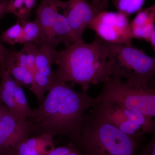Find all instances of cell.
I'll return each instance as SVG.
<instances>
[{
	"label": "cell",
	"mask_w": 155,
	"mask_h": 155,
	"mask_svg": "<svg viewBox=\"0 0 155 155\" xmlns=\"http://www.w3.org/2000/svg\"><path fill=\"white\" fill-rule=\"evenodd\" d=\"M47 96L29 118L30 134L64 136L75 143L80 137L87 111L94 98L78 92L56 77Z\"/></svg>",
	"instance_id": "cell-1"
},
{
	"label": "cell",
	"mask_w": 155,
	"mask_h": 155,
	"mask_svg": "<svg viewBox=\"0 0 155 155\" xmlns=\"http://www.w3.org/2000/svg\"><path fill=\"white\" fill-rule=\"evenodd\" d=\"M54 64L56 77L64 82L80 85L87 92L90 85L111 79L107 43L96 36L92 42L77 41L56 52Z\"/></svg>",
	"instance_id": "cell-2"
},
{
	"label": "cell",
	"mask_w": 155,
	"mask_h": 155,
	"mask_svg": "<svg viewBox=\"0 0 155 155\" xmlns=\"http://www.w3.org/2000/svg\"><path fill=\"white\" fill-rule=\"evenodd\" d=\"M75 143L81 155H136L140 140L123 133L91 110Z\"/></svg>",
	"instance_id": "cell-3"
},
{
	"label": "cell",
	"mask_w": 155,
	"mask_h": 155,
	"mask_svg": "<svg viewBox=\"0 0 155 155\" xmlns=\"http://www.w3.org/2000/svg\"><path fill=\"white\" fill-rule=\"evenodd\" d=\"M104 84L101 93L94 98V104L112 102L155 118V81L137 82L111 78Z\"/></svg>",
	"instance_id": "cell-4"
},
{
	"label": "cell",
	"mask_w": 155,
	"mask_h": 155,
	"mask_svg": "<svg viewBox=\"0 0 155 155\" xmlns=\"http://www.w3.org/2000/svg\"><path fill=\"white\" fill-rule=\"evenodd\" d=\"M107 43L111 78L155 81V59L131 45Z\"/></svg>",
	"instance_id": "cell-5"
},
{
	"label": "cell",
	"mask_w": 155,
	"mask_h": 155,
	"mask_svg": "<svg viewBox=\"0 0 155 155\" xmlns=\"http://www.w3.org/2000/svg\"><path fill=\"white\" fill-rule=\"evenodd\" d=\"M90 109L100 118L133 138L140 140L145 134H155L154 118L151 116L112 102L96 103Z\"/></svg>",
	"instance_id": "cell-6"
},
{
	"label": "cell",
	"mask_w": 155,
	"mask_h": 155,
	"mask_svg": "<svg viewBox=\"0 0 155 155\" xmlns=\"http://www.w3.org/2000/svg\"><path fill=\"white\" fill-rule=\"evenodd\" d=\"M61 1L41 0L37 9L35 19L43 33L41 46L47 45L56 49L60 44L67 47L77 41L68 19L61 11Z\"/></svg>",
	"instance_id": "cell-7"
},
{
	"label": "cell",
	"mask_w": 155,
	"mask_h": 155,
	"mask_svg": "<svg viewBox=\"0 0 155 155\" xmlns=\"http://www.w3.org/2000/svg\"><path fill=\"white\" fill-rule=\"evenodd\" d=\"M109 6L108 0H68L61 1L62 13L68 19L77 41H82L84 31L92 21Z\"/></svg>",
	"instance_id": "cell-8"
},
{
	"label": "cell",
	"mask_w": 155,
	"mask_h": 155,
	"mask_svg": "<svg viewBox=\"0 0 155 155\" xmlns=\"http://www.w3.org/2000/svg\"><path fill=\"white\" fill-rule=\"evenodd\" d=\"M128 16L117 12L103 11L93 20L89 28L104 41L117 44L131 45Z\"/></svg>",
	"instance_id": "cell-9"
},
{
	"label": "cell",
	"mask_w": 155,
	"mask_h": 155,
	"mask_svg": "<svg viewBox=\"0 0 155 155\" xmlns=\"http://www.w3.org/2000/svg\"><path fill=\"white\" fill-rule=\"evenodd\" d=\"M29 122L18 120L9 112L0 121V155H12L16 148L30 135Z\"/></svg>",
	"instance_id": "cell-10"
},
{
	"label": "cell",
	"mask_w": 155,
	"mask_h": 155,
	"mask_svg": "<svg viewBox=\"0 0 155 155\" xmlns=\"http://www.w3.org/2000/svg\"><path fill=\"white\" fill-rule=\"evenodd\" d=\"M155 5L138 11L135 18L130 22L129 32L131 39H144L150 42L155 34Z\"/></svg>",
	"instance_id": "cell-11"
},
{
	"label": "cell",
	"mask_w": 155,
	"mask_h": 155,
	"mask_svg": "<svg viewBox=\"0 0 155 155\" xmlns=\"http://www.w3.org/2000/svg\"><path fill=\"white\" fill-rule=\"evenodd\" d=\"M53 138L49 134L28 137L17 146L12 155H48L55 148Z\"/></svg>",
	"instance_id": "cell-12"
},
{
	"label": "cell",
	"mask_w": 155,
	"mask_h": 155,
	"mask_svg": "<svg viewBox=\"0 0 155 155\" xmlns=\"http://www.w3.org/2000/svg\"><path fill=\"white\" fill-rule=\"evenodd\" d=\"M55 78H50L37 70L34 72L33 83L29 89L36 97L39 104L44 99L45 93L49 90Z\"/></svg>",
	"instance_id": "cell-13"
},
{
	"label": "cell",
	"mask_w": 155,
	"mask_h": 155,
	"mask_svg": "<svg viewBox=\"0 0 155 155\" xmlns=\"http://www.w3.org/2000/svg\"><path fill=\"white\" fill-rule=\"evenodd\" d=\"M0 40L11 45L26 43L22 24L19 19L14 25L3 31Z\"/></svg>",
	"instance_id": "cell-14"
},
{
	"label": "cell",
	"mask_w": 155,
	"mask_h": 155,
	"mask_svg": "<svg viewBox=\"0 0 155 155\" xmlns=\"http://www.w3.org/2000/svg\"><path fill=\"white\" fill-rule=\"evenodd\" d=\"M26 42H32L40 46L42 43L43 33L41 27L36 19L32 22H21Z\"/></svg>",
	"instance_id": "cell-15"
},
{
	"label": "cell",
	"mask_w": 155,
	"mask_h": 155,
	"mask_svg": "<svg viewBox=\"0 0 155 155\" xmlns=\"http://www.w3.org/2000/svg\"><path fill=\"white\" fill-rule=\"evenodd\" d=\"M56 52L55 48L47 45H42L39 47L35 58L36 70L45 67H52Z\"/></svg>",
	"instance_id": "cell-16"
},
{
	"label": "cell",
	"mask_w": 155,
	"mask_h": 155,
	"mask_svg": "<svg viewBox=\"0 0 155 155\" xmlns=\"http://www.w3.org/2000/svg\"><path fill=\"white\" fill-rule=\"evenodd\" d=\"M118 12L127 16L141 10L146 0H112Z\"/></svg>",
	"instance_id": "cell-17"
},
{
	"label": "cell",
	"mask_w": 155,
	"mask_h": 155,
	"mask_svg": "<svg viewBox=\"0 0 155 155\" xmlns=\"http://www.w3.org/2000/svg\"><path fill=\"white\" fill-rule=\"evenodd\" d=\"M14 97L19 111L25 119L30 118L33 114V110L31 109L27 101L22 86L18 84L14 91Z\"/></svg>",
	"instance_id": "cell-18"
},
{
	"label": "cell",
	"mask_w": 155,
	"mask_h": 155,
	"mask_svg": "<svg viewBox=\"0 0 155 155\" xmlns=\"http://www.w3.org/2000/svg\"><path fill=\"white\" fill-rule=\"evenodd\" d=\"M13 14L21 22L28 21L30 13H28L24 5V0H10L5 14Z\"/></svg>",
	"instance_id": "cell-19"
},
{
	"label": "cell",
	"mask_w": 155,
	"mask_h": 155,
	"mask_svg": "<svg viewBox=\"0 0 155 155\" xmlns=\"http://www.w3.org/2000/svg\"><path fill=\"white\" fill-rule=\"evenodd\" d=\"M0 101L5 104L9 113L18 120H27L22 116L14 100V97L0 87Z\"/></svg>",
	"instance_id": "cell-20"
},
{
	"label": "cell",
	"mask_w": 155,
	"mask_h": 155,
	"mask_svg": "<svg viewBox=\"0 0 155 155\" xmlns=\"http://www.w3.org/2000/svg\"><path fill=\"white\" fill-rule=\"evenodd\" d=\"M19 84L11 75L8 69H3L0 87L14 96V91Z\"/></svg>",
	"instance_id": "cell-21"
},
{
	"label": "cell",
	"mask_w": 155,
	"mask_h": 155,
	"mask_svg": "<svg viewBox=\"0 0 155 155\" xmlns=\"http://www.w3.org/2000/svg\"><path fill=\"white\" fill-rule=\"evenodd\" d=\"M22 48L26 52L28 57V69L34 73L36 71L35 67V58L38 47L32 42H28L24 44Z\"/></svg>",
	"instance_id": "cell-22"
},
{
	"label": "cell",
	"mask_w": 155,
	"mask_h": 155,
	"mask_svg": "<svg viewBox=\"0 0 155 155\" xmlns=\"http://www.w3.org/2000/svg\"><path fill=\"white\" fill-rule=\"evenodd\" d=\"M48 155H81L77 147L69 144L54 149Z\"/></svg>",
	"instance_id": "cell-23"
},
{
	"label": "cell",
	"mask_w": 155,
	"mask_h": 155,
	"mask_svg": "<svg viewBox=\"0 0 155 155\" xmlns=\"http://www.w3.org/2000/svg\"><path fill=\"white\" fill-rule=\"evenodd\" d=\"M12 52L0 42V64L3 69L4 68L5 63L11 55Z\"/></svg>",
	"instance_id": "cell-24"
},
{
	"label": "cell",
	"mask_w": 155,
	"mask_h": 155,
	"mask_svg": "<svg viewBox=\"0 0 155 155\" xmlns=\"http://www.w3.org/2000/svg\"><path fill=\"white\" fill-rule=\"evenodd\" d=\"M140 155H155V136H153L148 143Z\"/></svg>",
	"instance_id": "cell-25"
},
{
	"label": "cell",
	"mask_w": 155,
	"mask_h": 155,
	"mask_svg": "<svg viewBox=\"0 0 155 155\" xmlns=\"http://www.w3.org/2000/svg\"><path fill=\"white\" fill-rule=\"evenodd\" d=\"M33 81V73L30 70H28L25 75L24 79L22 83V86H31Z\"/></svg>",
	"instance_id": "cell-26"
},
{
	"label": "cell",
	"mask_w": 155,
	"mask_h": 155,
	"mask_svg": "<svg viewBox=\"0 0 155 155\" xmlns=\"http://www.w3.org/2000/svg\"><path fill=\"white\" fill-rule=\"evenodd\" d=\"M10 0H0V20L5 14V11Z\"/></svg>",
	"instance_id": "cell-27"
},
{
	"label": "cell",
	"mask_w": 155,
	"mask_h": 155,
	"mask_svg": "<svg viewBox=\"0 0 155 155\" xmlns=\"http://www.w3.org/2000/svg\"><path fill=\"white\" fill-rule=\"evenodd\" d=\"M35 4V0H24V5L25 8L30 13L31 11L33 8Z\"/></svg>",
	"instance_id": "cell-28"
},
{
	"label": "cell",
	"mask_w": 155,
	"mask_h": 155,
	"mask_svg": "<svg viewBox=\"0 0 155 155\" xmlns=\"http://www.w3.org/2000/svg\"><path fill=\"white\" fill-rule=\"evenodd\" d=\"M9 112L8 108L5 105L3 104L2 102L0 101V121L4 116Z\"/></svg>",
	"instance_id": "cell-29"
}]
</instances>
